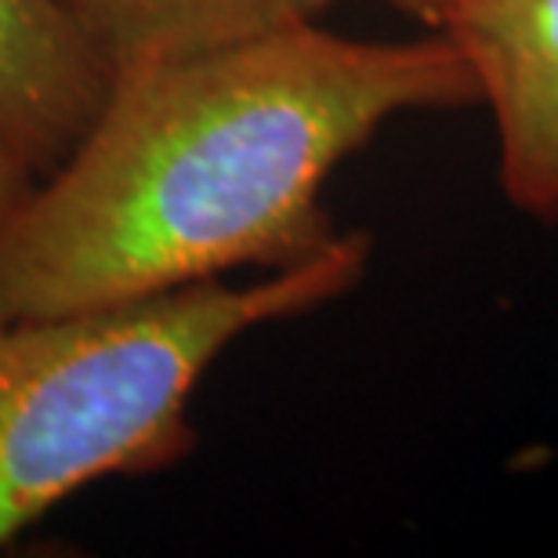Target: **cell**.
<instances>
[{"label":"cell","instance_id":"obj_2","mask_svg":"<svg viewBox=\"0 0 558 558\" xmlns=\"http://www.w3.org/2000/svg\"><path fill=\"white\" fill-rule=\"evenodd\" d=\"M371 236L341 240L258 283L163 290L124 305L0 319V548L59 500L193 450L189 399L243 333L305 316L360 283Z\"/></svg>","mask_w":558,"mask_h":558},{"label":"cell","instance_id":"obj_4","mask_svg":"<svg viewBox=\"0 0 558 558\" xmlns=\"http://www.w3.org/2000/svg\"><path fill=\"white\" fill-rule=\"evenodd\" d=\"M113 73L54 0H0V138L51 171L106 106Z\"/></svg>","mask_w":558,"mask_h":558},{"label":"cell","instance_id":"obj_6","mask_svg":"<svg viewBox=\"0 0 558 558\" xmlns=\"http://www.w3.org/2000/svg\"><path fill=\"white\" fill-rule=\"evenodd\" d=\"M37 167L22 149L0 138V221L19 207V199L37 185Z\"/></svg>","mask_w":558,"mask_h":558},{"label":"cell","instance_id":"obj_7","mask_svg":"<svg viewBox=\"0 0 558 558\" xmlns=\"http://www.w3.org/2000/svg\"><path fill=\"white\" fill-rule=\"evenodd\" d=\"M385 4H392L396 11H403V15L421 19L424 26L439 29L446 22V15L457 8V0H385Z\"/></svg>","mask_w":558,"mask_h":558},{"label":"cell","instance_id":"obj_3","mask_svg":"<svg viewBox=\"0 0 558 558\" xmlns=\"http://www.w3.org/2000/svg\"><path fill=\"white\" fill-rule=\"evenodd\" d=\"M439 29L494 117L508 204L558 226V0H457Z\"/></svg>","mask_w":558,"mask_h":558},{"label":"cell","instance_id":"obj_1","mask_svg":"<svg viewBox=\"0 0 558 558\" xmlns=\"http://www.w3.org/2000/svg\"><path fill=\"white\" fill-rule=\"evenodd\" d=\"M478 106L457 44L305 22L117 76L84 138L0 221V319L124 305L341 240L327 178L385 124Z\"/></svg>","mask_w":558,"mask_h":558},{"label":"cell","instance_id":"obj_5","mask_svg":"<svg viewBox=\"0 0 558 558\" xmlns=\"http://www.w3.org/2000/svg\"><path fill=\"white\" fill-rule=\"evenodd\" d=\"M117 76L316 22L333 0H54Z\"/></svg>","mask_w":558,"mask_h":558}]
</instances>
